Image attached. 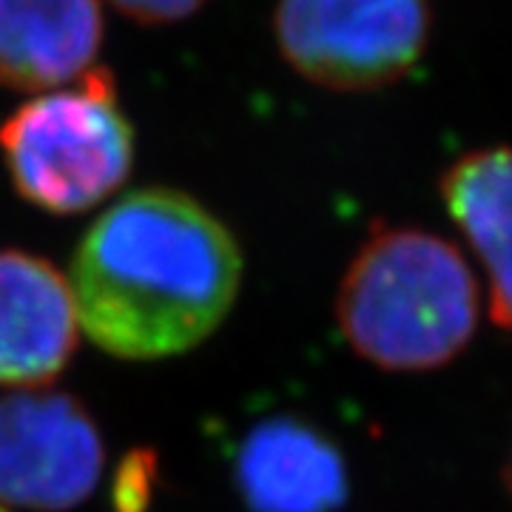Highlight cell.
Returning <instances> with one entry per match:
<instances>
[{"label":"cell","instance_id":"obj_1","mask_svg":"<svg viewBox=\"0 0 512 512\" xmlns=\"http://www.w3.org/2000/svg\"><path fill=\"white\" fill-rule=\"evenodd\" d=\"M69 285L97 348L126 362L171 359L202 345L231 313L242 248L191 194L140 188L77 242Z\"/></svg>","mask_w":512,"mask_h":512},{"label":"cell","instance_id":"obj_2","mask_svg":"<svg viewBox=\"0 0 512 512\" xmlns=\"http://www.w3.org/2000/svg\"><path fill=\"white\" fill-rule=\"evenodd\" d=\"M484 313V288L464 248L421 225H376L336 293V325L350 350L387 373L453 365Z\"/></svg>","mask_w":512,"mask_h":512},{"label":"cell","instance_id":"obj_3","mask_svg":"<svg viewBox=\"0 0 512 512\" xmlns=\"http://www.w3.org/2000/svg\"><path fill=\"white\" fill-rule=\"evenodd\" d=\"M0 157L20 200L46 214L92 211L134 168V128L106 66L72 89L32 97L0 126Z\"/></svg>","mask_w":512,"mask_h":512},{"label":"cell","instance_id":"obj_4","mask_svg":"<svg viewBox=\"0 0 512 512\" xmlns=\"http://www.w3.org/2000/svg\"><path fill=\"white\" fill-rule=\"evenodd\" d=\"M433 0H276L282 60L328 92H376L419 66Z\"/></svg>","mask_w":512,"mask_h":512},{"label":"cell","instance_id":"obj_5","mask_svg":"<svg viewBox=\"0 0 512 512\" xmlns=\"http://www.w3.org/2000/svg\"><path fill=\"white\" fill-rule=\"evenodd\" d=\"M100 427L72 393L32 387L0 396V504L69 512L97 490Z\"/></svg>","mask_w":512,"mask_h":512},{"label":"cell","instance_id":"obj_6","mask_svg":"<svg viewBox=\"0 0 512 512\" xmlns=\"http://www.w3.org/2000/svg\"><path fill=\"white\" fill-rule=\"evenodd\" d=\"M69 279L43 256L0 251V387L55 382L80 345Z\"/></svg>","mask_w":512,"mask_h":512},{"label":"cell","instance_id":"obj_7","mask_svg":"<svg viewBox=\"0 0 512 512\" xmlns=\"http://www.w3.org/2000/svg\"><path fill=\"white\" fill-rule=\"evenodd\" d=\"M234 484L248 512H336L350 495L336 441L296 416H271L245 433Z\"/></svg>","mask_w":512,"mask_h":512},{"label":"cell","instance_id":"obj_8","mask_svg":"<svg viewBox=\"0 0 512 512\" xmlns=\"http://www.w3.org/2000/svg\"><path fill=\"white\" fill-rule=\"evenodd\" d=\"M100 0H0V89L49 92L97 66Z\"/></svg>","mask_w":512,"mask_h":512},{"label":"cell","instance_id":"obj_9","mask_svg":"<svg viewBox=\"0 0 512 512\" xmlns=\"http://www.w3.org/2000/svg\"><path fill=\"white\" fill-rule=\"evenodd\" d=\"M444 211L476 259L484 308L512 336V148H476L439 177Z\"/></svg>","mask_w":512,"mask_h":512},{"label":"cell","instance_id":"obj_10","mask_svg":"<svg viewBox=\"0 0 512 512\" xmlns=\"http://www.w3.org/2000/svg\"><path fill=\"white\" fill-rule=\"evenodd\" d=\"M157 478V461L151 453H131L117 470L114 507L117 512H146Z\"/></svg>","mask_w":512,"mask_h":512},{"label":"cell","instance_id":"obj_11","mask_svg":"<svg viewBox=\"0 0 512 512\" xmlns=\"http://www.w3.org/2000/svg\"><path fill=\"white\" fill-rule=\"evenodd\" d=\"M111 6L140 26H171L197 15L208 0H109Z\"/></svg>","mask_w":512,"mask_h":512},{"label":"cell","instance_id":"obj_12","mask_svg":"<svg viewBox=\"0 0 512 512\" xmlns=\"http://www.w3.org/2000/svg\"><path fill=\"white\" fill-rule=\"evenodd\" d=\"M504 484H507V493L512 498V453H510V461H507V467H504Z\"/></svg>","mask_w":512,"mask_h":512},{"label":"cell","instance_id":"obj_13","mask_svg":"<svg viewBox=\"0 0 512 512\" xmlns=\"http://www.w3.org/2000/svg\"><path fill=\"white\" fill-rule=\"evenodd\" d=\"M0 512H6V510H3V507H0Z\"/></svg>","mask_w":512,"mask_h":512}]
</instances>
